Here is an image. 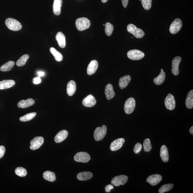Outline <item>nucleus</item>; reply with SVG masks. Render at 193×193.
Here are the masks:
<instances>
[{"label":"nucleus","mask_w":193,"mask_h":193,"mask_svg":"<svg viewBox=\"0 0 193 193\" xmlns=\"http://www.w3.org/2000/svg\"><path fill=\"white\" fill-rule=\"evenodd\" d=\"M5 24L9 29L13 31L20 30L22 28V25L21 23L14 18H7L5 21Z\"/></svg>","instance_id":"obj_1"},{"label":"nucleus","mask_w":193,"mask_h":193,"mask_svg":"<svg viewBox=\"0 0 193 193\" xmlns=\"http://www.w3.org/2000/svg\"><path fill=\"white\" fill-rule=\"evenodd\" d=\"M91 25L90 21L87 18H80L76 20V26L79 31H84L89 28Z\"/></svg>","instance_id":"obj_2"},{"label":"nucleus","mask_w":193,"mask_h":193,"mask_svg":"<svg viewBox=\"0 0 193 193\" xmlns=\"http://www.w3.org/2000/svg\"><path fill=\"white\" fill-rule=\"evenodd\" d=\"M107 128L105 125H103L102 127H98L95 130L94 132V137L96 141H99L104 139L107 134Z\"/></svg>","instance_id":"obj_3"},{"label":"nucleus","mask_w":193,"mask_h":193,"mask_svg":"<svg viewBox=\"0 0 193 193\" xmlns=\"http://www.w3.org/2000/svg\"><path fill=\"white\" fill-rule=\"evenodd\" d=\"M127 30L136 38H142L144 35V33L142 29L137 28L134 25L132 24L128 25Z\"/></svg>","instance_id":"obj_4"},{"label":"nucleus","mask_w":193,"mask_h":193,"mask_svg":"<svg viewBox=\"0 0 193 193\" xmlns=\"http://www.w3.org/2000/svg\"><path fill=\"white\" fill-rule=\"evenodd\" d=\"M144 54L139 50H131L127 52V56L129 59L132 60H139L144 57Z\"/></svg>","instance_id":"obj_5"},{"label":"nucleus","mask_w":193,"mask_h":193,"mask_svg":"<svg viewBox=\"0 0 193 193\" xmlns=\"http://www.w3.org/2000/svg\"><path fill=\"white\" fill-rule=\"evenodd\" d=\"M136 101L134 98L131 97L126 101L124 105V111L126 114H130L134 111Z\"/></svg>","instance_id":"obj_6"},{"label":"nucleus","mask_w":193,"mask_h":193,"mask_svg":"<svg viewBox=\"0 0 193 193\" xmlns=\"http://www.w3.org/2000/svg\"><path fill=\"white\" fill-rule=\"evenodd\" d=\"M74 160L77 162L87 163L91 159L90 156L86 152H79L74 156Z\"/></svg>","instance_id":"obj_7"},{"label":"nucleus","mask_w":193,"mask_h":193,"mask_svg":"<svg viewBox=\"0 0 193 193\" xmlns=\"http://www.w3.org/2000/svg\"><path fill=\"white\" fill-rule=\"evenodd\" d=\"M182 26V21L179 18H177L171 24L169 28V31L171 34H176L180 30Z\"/></svg>","instance_id":"obj_8"},{"label":"nucleus","mask_w":193,"mask_h":193,"mask_svg":"<svg viewBox=\"0 0 193 193\" xmlns=\"http://www.w3.org/2000/svg\"><path fill=\"white\" fill-rule=\"evenodd\" d=\"M128 180L127 176L121 175L116 176L114 177L111 181V184L115 186L124 185L126 184Z\"/></svg>","instance_id":"obj_9"},{"label":"nucleus","mask_w":193,"mask_h":193,"mask_svg":"<svg viewBox=\"0 0 193 193\" xmlns=\"http://www.w3.org/2000/svg\"><path fill=\"white\" fill-rule=\"evenodd\" d=\"M164 104L166 108L169 110H173L175 109V101L174 96L172 94H168L164 101Z\"/></svg>","instance_id":"obj_10"},{"label":"nucleus","mask_w":193,"mask_h":193,"mask_svg":"<svg viewBox=\"0 0 193 193\" xmlns=\"http://www.w3.org/2000/svg\"><path fill=\"white\" fill-rule=\"evenodd\" d=\"M44 139L43 137H36L31 141L30 149L35 150L39 149L44 143Z\"/></svg>","instance_id":"obj_11"},{"label":"nucleus","mask_w":193,"mask_h":193,"mask_svg":"<svg viewBox=\"0 0 193 193\" xmlns=\"http://www.w3.org/2000/svg\"><path fill=\"white\" fill-rule=\"evenodd\" d=\"M181 61V58L179 56H176L172 60L171 71L174 76H177L179 74V67Z\"/></svg>","instance_id":"obj_12"},{"label":"nucleus","mask_w":193,"mask_h":193,"mask_svg":"<svg viewBox=\"0 0 193 193\" xmlns=\"http://www.w3.org/2000/svg\"><path fill=\"white\" fill-rule=\"evenodd\" d=\"M125 142V139L123 138H119L115 140L111 143L110 149L112 151L119 150L122 147Z\"/></svg>","instance_id":"obj_13"},{"label":"nucleus","mask_w":193,"mask_h":193,"mask_svg":"<svg viewBox=\"0 0 193 193\" xmlns=\"http://www.w3.org/2000/svg\"><path fill=\"white\" fill-rule=\"evenodd\" d=\"M96 103L95 98L91 94L86 96L82 101V104L84 106L88 107H93L96 104Z\"/></svg>","instance_id":"obj_14"},{"label":"nucleus","mask_w":193,"mask_h":193,"mask_svg":"<svg viewBox=\"0 0 193 193\" xmlns=\"http://www.w3.org/2000/svg\"><path fill=\"white\" fill-rule=\"evenodd\" d=\"M162 179V176L160 174H153L148 177L147 182H149L151 185L154 186L159 184Z\"/></svg>","instance_id":"obj_15"},{"label":"nucleus","mask_w":193,"mask_h":193,"mask_svg":"<svg viewBox=\"0 0 193 193\" xmlns=\"http://www.w3.org/2000/svg\"><path fill=\"white\" fill-rule=\"evenodd\" d=\"M99 66L98 61L96 60H92L88 65L87 69V73L89 75H91L96 72Z\"/></svg>","instance_id":"obj_16"},{"label":"nucleus","mask_w":193,"mask_h":193,"mask_svg":"<svg viewBox=\"0 0 193 193\" xmlns=\"http://www.w3.org/2000/svg\"><path fill=\"white\" fill-rule=\"evenodd\" d=\"M105 94L106 98L109 100L114 97L115 96V93L114 92L112 84H108L106 86L105 89Z\"/></svg>","instance_id":"obj_17"},{"label":"nucleus","mask_w":193,"mask_h":193,"mask_svg":"<svg viewBox=\"0 0 193 193\" xmlns=\"http://www.w3.org/2000/svg\"><path fill=\"white\" fill-rule=\"evenodd\" d=\"M69 134L68 131L66 130L60 131L56 134L54 138V141L56 143H61L64 140Z\"/></svg>","instance_id":"obj_18"},{"label":"nucleus","mask_w":193,"mask_h":193,"mask_svg":"<svg viewBox=\"0 0 193 193\" xmlns=\"http://www.w3.org/2000/svg\"><path fill=\"white\" fill-rule=\"evenodd\" d=\"M131 76L129 75L121 77L119 80V87L121 89L125 88L129 84L130 81H131Z\"/></svg>","instance_id":"obj_19"},{"label":"nucleus","mask_w":193,"mask_h":193,"mask_svg":"<svg viewBox=\"0 0 193 193\" xmlns=\"http://www.w3.org/2000/svg\"><path fill=\"white\" fill-rule=\"evenodd\" d=\"M35 101L34 99H28L26 100H22L19 101L18 104V107L24 109V108H28L32 106L34 104Z\"/></svg>","instance_id":"obj_20"},{"label":"nucleus","mask_w":193,"mask_h":193,"mask_svg":"<svg viewBox=\"0 0 193 193\" xmlns=\"http://www.w3.org/2000/svg\"><path fill=\"white\" fill-rule=\"evenodd\" d=\"M15 84V81L13 80H4L0 81V89H9Z\"/></svg>","instance_id":"obj_21"},{"label":"nucleus","mask_w":193,"mask_h":193,"mask_svg":"<svg viewBox=\"0 0 193 193\" xmlns=\"http://www.w3.org/2000/svg\"><path fill=\"white\" fill-rule=\"evenodd\" d=\"M56 39L59 46L61 48H64L66 46V38L64 35L61 32H59L56 34Z\"/></svg>","instance_id":"obj_22"},{"label":"nucleus","mask_w":193,"mask_h":193,"mask_svg":"<svg viewBox=\"0 0 193 193\" xmlns=\"http://www.w3.org/2000/svg\"><path fill=\"white\" fill-rule=\"evenodd\" d=\"M76 84L74 81H71L67 84L66 87V92L69 96H71L76 92Z\"/></svg>","instance_id":"obj_23"},{"label":"nucleus","mask_w":193,"mask_h":193,"mask_svg":"<svg viewBox=\"0 0 193 193\" xmlns=\"http://www.w3.org/2000/svg\"><path fill=\"white\" fill-rule=\"evenodd\" d=\"M62 4V0H54L53 6V11L56 15L59 16L60 14Z\"/></svg>","instance_id":"obj_24"},{"label":"nucleus","mask_w":193,"mask_h":193,"mask_svg":"<svg viewBox=\"0 0 193 193\" xmlns=\"http://www.w3.org/2000/svg\"><path fill=\"white\" fill-rule=\"evenodd\" d=\"M93 176V174L89 171L81 172L78 174L76 177L80 181H86L91 179Z\"/></svg>","instance_id":"obj_25"},{"label":"nucleus","mask_w":193,"mask_h":193,"mask_svg":"<svg viewBox=\"0 0 193 193\" xmlns=\"http://www.w3.org/2000/svg\"><path fill=\"white\" fill-rule=\"evenodd\" d=\"M160 155L163 162H167L169 160V154L168 149L165 145H163L161 148Z\"/></svg>","instance_id":"obj_26"},{"label":"nucleus","mask_w":193,"mask_h":193,"mask_svg":"<svg viewBox=\"0 0 193 193\" xmlns=\"http://www.w3.org/2000/svg\"><path fill=\"white\" fill-rule=\"evenodd\" d=\"M185 104L186 107L189 109L193 107V90H191L188 93L186 99Z\"/></svg>","instance_id":"obj_27"},{"label":"nucleus","mask_w":193,"mask_h":193,"mask_svg":"<svg viewBox=\"0 0 193 193\" xmlns=\"http://www.w3.org/2000/svg\"><path fill=\"white\" fill-rule=\"evenodd\" d=\"M43 178L46 180L50 182H54L56 179L55 174L51 171H46L43 174Z\"/></svg>","instance_id":"obj_28"},{"label":"nucleus","mask_w":193,"mask_h":193,"mask_svg":"<svg viewBox=\"0 0 193 193\" xmlns=\"http://www.w3.org/2000/svg\"><path fill=\"white\" fill-rule=\"evenodd\" d=\"M165 79V73L164 71H161L159 75L154 79V84L157 85H159L164 83Z\"/></svg>","instance_id":"obj_29"},{"label":"nucleus","mask_w":193,"mask_h":193,"mask_svg":"<svg viewBox=\"0 0 193 193\" xmlns=\"http://www.w3.org/2000/svg\"><path fill=\"white\" fill-rule=\"evenodd\" d=\"M15 62L14 61H9L3 64L0 67V71H11L14 66Z\"/></svg>","instance_id":"obj_30"},{"label":"nucleus","mask_w":193,"mask_h":193,"mask_svg":"<svg viewBox=\"0 0 193 193\" xmlns=\"http://www.w3.org/2000/svg\"><path fill=\"white\" fill-rule=\"evenodd\" d=\"M51 52L54 56V59L57 61H62L63 56L62 54L59 51L56 50L55 48L54 47H51L50 49Z\"/></svg>","instance_id":"obj_31"},{"label":"nucleus","mask_w":193,"mask_h":193,"mask_svg":"<svg viewBox=\"0 0 193 193\" xmlns=\"http://www.w3.org/2000/svg\"><path fill=\"white\" fill-rule=\"evenodd\" d=\"M36 114V112H31L29 113L24 116L20 118V121L21 122H27L31 120L35 117Z\"/></svg>","instance_id":"obj_32"},{"label":"nucleus","mask_w":193,"mask_h":193,"mask_svg":"<svg viewBox=\"0 0 193 193\" xmlns=\"http://www.w3.org/2000/svg\"><path fill=\"white\" fill-rule=\"evenodd\" d=\"M29 58V56L28 54H24L21 56L18 60L16 62V66H21L24 65L26 64V61Z\"/></svg>","instance_id":"obj_33"},{"label":"nucleus","mask_w":193,"mask_h":193,"mask_svg":"<svg viewBox=\"0 0 193 193\" xmlns=\"http://www.w3.org/2000/svg\"><path fill=\"white\" fill-rule=\"evenodd\" d=\"M114 29V26L111 23L109 22L106 23L105 28V32L107 36H110L112 34Z\"/></svg>","instance_id":"obj_34"},{"label":"nucleus","mask_w":193,"mask_h":193,"mask_svg":"<svg viewBox=\"0 0 193 193\" xmlns=\"http://www.w3.org/2000/svg\"><path fill=\"white\" fill-rule=\"evenodd\" d=\"M15 172L16 175L21 177H24L27 174V171L24 168L22 167L16 168Z\"/></svg>","instance_id":"obj_35"},{"label":"nucleus","mask_w":193,"mask_h":193,"mask_svg":"<svg viewBox=\"0 0 193 193\" xmlns=\"http://www.w3.org/2000/svg\"><path fill=\"white\" fill-rule=\"evenodd\" d=\"M143 146H144V150L145 152H149L152 148L150 139L148 138L145 139L143 143Z\"/></svg>","instance_id":"obj_36"},{"label":"nucleus","mask_w":193,"mask_h":193,"mask_svg":"<svg viewBox=\"0 0 193 193\" xmlns=\"http://www.w3.org/2000/svg\"><path fill=\"white\" fill-rule=\"evenodd\" d=\"M174 184H164L159 189V192L163 193L167 192V191L171 190L174 187Z\"/></svg>","instance_id":"obj_37"},{"label":"nucleus","mask_w":193,"mask_h":193,"mask_svg":"<svg viewBox=\"0 0 193 193\" xmlns=\"http://www.w3.org/2000/svg\"><path fill=\"white\" fill-rule=\"evenodd\" d=\"M143 8L146 10H149L152 6V0H141Z\"/></svg>","instance_id":"obj_38"},{"label":"nucleus","mask_w":193,"mask_h":193,"mask_svg":"<svg viewBox=\"0 0 193 193\" xmlns=\"http://www.w3.org/2000/svg\"><path fill=\"white\" fill-rule=\"evenodd\" d=\"M142 146L140 143H137L135 145L134 151L135 154H137L141 152Z\"/></svg>","instance_id":"obj_39"},{"label":"nucleus","mask_w":193,"mask_h":193,"mask_svg":"<svg viewBox=\"0 0 193 193\" xmlns=\"http://www.w3.org/2000/svg\"><path fill=\"white\" fill-rule=\"evenodd\" d=\"M5 148L4 146H0V159L3 157L5 153Z\"/></svg>","instance_id":"obj_40"},{"label":"nucleus","mask_w":193,"mask_h":193,"mask_svg":"<svg viewBox=\"0 0 193 193\" xmlns=\"http://www.w3.org/2000/svg\"><path fill=\"white\" fill-rule=\"evenodd\" d=\"M114 189V187L111 184H109L106 186L105 190L106 192H109L112 189Z\"/></svg>","instance_id":"obj_41"},{"label":"nucleus","mask_w":193,"mask_h":193,"mask_svg":"<svg viewBox=\"0 0 193 193\" xmlns=\"http://www.w3.org/2000/svg\"><path fill=\"white\" fill-rule=\"evenodd\" d=\"M41 82V79L39 77L34 78L33 79V83L34 84H40Z\"/></svg>","instance_id":"obj_42"},{"label":"nucleus","mask_w":193,"mask_h":193,"mask_svg":"<svg viewBox=\"0 0 193 193\" xmlns=\"http://www.w3.org/2000/svg\"><path fill=\"white\" fill-rule=\"evenodd\" d=\"M129 0H122V4L124 8L127 7Z\"/></svg>","instance_id":"obj_43"},{"label":"nucleus","mask_w":193,"mask_h":193,"mask_svg":"<svg viewBox=\"0 0 193 193\" xmlns=\"http://www.w3.org/2000/svg\"><path fill=\"white\" fill-rule=\"evenodd\" d=\"M44 73L43 71H39L38 72V76H42L44 75Z\"/></svg>","instance_id":"obj_44"},{"label":"nucleus","mask_w":193,"mask_h":193,"mask_svg":"<svg viewBox=\"0 0 193 193\" xmlns=\"http://www.w3.org/2000/svg\"><path fill=\"white\" fill-rule=\"evenodd\" d=\"M189 132L190 134L193 135V126H192L189 129Z\"/></svg>","instance_id":"obj_45"},{"label":"nucleus","mask_w":193,"mask_h":193,"mask_svg":"<svg viewBox=\"0 0 193 193\" xmlns=\"http://www.w3.org/2000/svg\"><path fill=\"white\" fill-rule=\"evenodd\" d=\"M108 1V0H101V1L103 3H105Z\"/></svg>","instance_id":"obj_46"},{"label":"nucleus","mask_w":193,"mask_h":193,"mask_svg":"<svg viewBox=\"0 0 193 193\" xmlns=\"http://www.w3.org/2000/svg\"><path fill=\"white\" fill-rule=\"evenodd\" d=\"M161 71H164V69H161Z\"/></svg>","instance_id":"obj_47"},{"label":"nucleus","mask_w":193,"mask_h":193,"mask_svg":"<svg viewBox=\"0 0 193 193\" xmlns=\"http://www.w3.org/2000/svg\"><path fill=\"white\" fill-rule=\"evenodd\" d=\"M103 26H105V24H103Z\"/></svg>","instance_id":"obj_48"},{"label":"nucleus","mask_w":193,"mask_h":193,"mask_svg":"<svg viewBox=\"0 0 193 193\" xmlns=\"http://www.w3.org/2000/svg\"><path fill=\"white\" fill-rule=\"evenodd\" d=\"M139 1H141V0H139Z\"/></svg>","instance_id":"obj_49"}]
</instances>
